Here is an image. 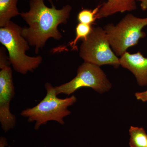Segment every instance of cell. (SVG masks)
<instances>
[{
    "instance_id": "277c9868",
    "label": "cell",
    "mask_w": 147,
    "mask_h": 147,
    "mask_svg": "<svg viewBox=\"0 0 147 147\" xmlns=\"http://www.w3.org/2000/svg\"><path fill=\"white\" fill-rule=\"evenodd\" d=\"M146 26L147 17L139 18L128 13L117 25L108 24L104 29L112 50L117 57H121L128 48L137 45L139 40L146 36L142 30Z\"/></svg>"
},
{
    "instance_id": "5b68a950",
    "label": "cell",
    "mask_w": 147,
    "mask_h": 147,
    "mask_svg": "<svg viewBox=\"0 0 147 147\" xmlns=\"http://www.w3.org/2000/svg\"><path fill=\"white\" fill-rule=\"evenodd\" d=\"M79 56L84 62L100 67L108 65L118 68L121 66L119 58L112 50L106 32L100 27L93 28L86 38L82 40Z\"/></svg>"
},
{
    "instance_id": "ba28073f",
    "label": "cell",
    "mask_w": 147,
    "mask_h": 147,
    "mask_svg": "<svg viewBox=\"0 0 147 147\" xmlns=\"http://www.w3.org/2000/svg\"><path fill=\"white\" fill-rule=\"evenodd\" d=\"M119 60L121 66L131 71L139 86H147V57L140 52L134 54L126 52Z\"/></svg>"
},
{
    "instance_id": "2e32d148",
    "label": "cell",
    "mask_w": 147,
    "mask_h": 147,
    "mask_svg": "<svg viewBox=\"0 0 147 147\" xmlns=\"http://www.w3.org/2000/svg\"><path fill=\"white\" fill-rule=\"evenodd\" d=\"M8 146V143L5 137H2L0 138V147H6Z\"/></svg>"
},
{
    "instance_id": "9c48e42d",
    "label": "cell",
    "mask_w": 147,
    "mask_h": 147,
    "mask_svg": "<svg viewBox=\"0 0 147 147\" xmlns=\"http://www.w3.org/2000/svg\"><path fill=\"white\" fill-rule=\"evenodd\" d=\"M137 8L135 0H107L101 4L97 19L106 18L115 13L131 11Z\"/></svg>"
},
{
    "instance_id": "5bb4252c",
    "label": "cell",
    "mask_w": 147,
    "mask_h": 147,
    "mask_svg": "<svg viewBox=\"0 0 147 147\" xmlns=\"http://www.w3.org/2000/svg\"><path fill=\"white\" fill-rule=\"evenodd\" d=\"M135 96L137 100L143 102H147V90L135 93Z\"/></svg>"
},
{
    "instance_id": "8fae6325",
    "label": "cell",
    "mask_w": 147,
    "mask_h": 147,
    "mask_svg": "<svg viewBox=\"0 0 147 147\" xmlns=\"http://www.w3.org/2000/svg\"><path fill=\"white\" fill-rule=\"evenodd\" d=\"M130 147H147V134L143 127L130 126L129 130Z\"/></svg>"
},
{
    "instance_id": "9a60e30c",
    "label": "cell",
    "mask_w": 147,
    "mask_h": 147,
    "mask_svg": "<svg viewBox=\"0 0 147 147\" xmlns=\"http://www.w3.org/2000/svg\"><path fill=\"white\" fill-rule=\"evenodd\" d=\"M137 1L140 2V6L142 10L145 11L147 9V0H135Z\"/></svg>"
},
{
    "instance_id": "6da1fadb",
    "label": "cell",
    "mask_w": 147,
    "mask_h": 147,
    "mask_svg": "<svg viewBox=\"0 0 147 147\" xmlns=\"http://www.w3.org/2000/svg\"><path fill=\"white\" fill-rule=\"evenodd\" d=\"M72 7L69 5L57 9L54 5L48 7L44 0H30V9L20 16L28 27L23 28L21 34L38 53L45 46L47 40H59L62 35L58 30L59 25L66 24L69 18Z\"/></svg>"
},
{
    "instance_id": "4fadbf2b",
    "label": "cell",
    "mask_w": 147,
    "mask_h": 147,
    "mask_svg": "<svg viewBox=\"0 0 147 147\" xmlns=\"http://www.w3.org/2000/svg\"><path fill=\"white\" fill-rule=\"evenodd\" d=\"M101 4L93 9H84L79 11L77 15L79 23L92 25L97 19V15L101 7Z\"/></svg>"
},
{
    "instance_id": "52a82bcc",
    "label": "cell",
    "mask_w": 147,
    "mask_h": 147,
    "mask_svg": "<svg viewBox=\"0 0 147 147\" xmlns=\"http://www.w3.org/2000/svg\"><path fill=\"white\" fill-rule=\"evenodd\" d=\"M3 47L0 51V122L5 132L16 126V117L11 113L10 104L15 94L12 69Z\"/></svg>"
},
{
    "instance_id": "7a4b0ae2",
    "label": "cell",
    "mask_w": 147,
    "mask_h": 147,
    "mask_svg": "<svg viewBox=\"0 0 147 147\" xmlns=\"http://www.w3.org/2000/svg\"><path fill=\"white\" fill-rule=\"evenodd\" d=\"M45 87L46 94L43 99L34 107L27 108L21 113V115L26 118L29 122H35V130L50 121L64 125V119L71 114L69 107L77 101L74 95L63 99L57 97L55 87L50 83H46Z\"/></svg>"
},
{
    "instance_id": "3957f363",
    "label": "cell",
    "mask_w": 147,
    "mask_h": 147,
    "mask_svg": "<svg viewBox=\"0 0 147 147\" xmlns=\"http://www.w3.org/2000/svg\"><path fill=\"white\" fill-rule=\"evenodd\" d=\"M22 28L11 21L0 28V42L7 50L8 60L14 70L21 74L32 72L42 63V57L26 54L30 45L21 34Z\"/></svg>"
},
{
    "instance_id": "7c38bea8",
    "label": "cell",
    "mask_w": 147,
    "mask_h": 147,
    "mask_svg": "<svg viewBox=\"0 0 147 147\" xmlns=\"http://www.w3.org/2000/svg\"><path fill=\"white\" fill-rule=\"evenodd\" d=\"M93 27L92 25L79 23L76 28V37L72 41L69 43L67 46L71 47V50H78L77 43L79 40L86 39L91 32Z\"/></svg>"
},
{
    "instance_id": "8992f818",
    "label": "cell",
    "mask_w": 147,
    "mask_h": 147,
    "mask_svg": "<svg viewBox=\"0 0 147 147\" xmlns=\"http://www.w3.org/2000/svg\"><path fill=\"white\" fill-rule=\"evenodd\" d=\"M112 85L100 66L84 62L77 71L76 76L72 80L55 87L57 94L69 95L83 87H88L100 94L108 92Z\"/></svg>"
},
{
    "instance_id": "30bf717a",
    "label": "cell",
    "mask_w": 147,
    "mask_h": 147,
    "mask_svg": "<svg viewBox=\"0 0 147 147\" xmlns=\"http://www.w3.org/2000/svg\"><path fill=\"white\" fill-rule=\"evenodd\" d=\"M18 0H0V27L6 26L13 17L20 15L17 7Z\"/></svg>"
}]
</instances>
